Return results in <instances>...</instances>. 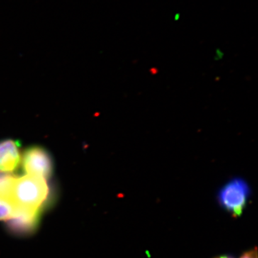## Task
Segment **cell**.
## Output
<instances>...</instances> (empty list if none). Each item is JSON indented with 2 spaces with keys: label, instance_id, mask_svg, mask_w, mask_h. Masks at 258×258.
Wrapping results in <instances>:
<instances>
[{
  "label": "cell",
  "instance_id": "6da1fadb",
  "mask_svg": "<svg viewBox=\"0 0 258 258\" xmlns=\"http://www.w3.org/2000/svg\"><path fill=\"white\" fill-rule=\"evenodd\" d=\"M49 195L50 187L45 178L29 174L15 178L13 190L15 205L40 210Z\"/></svg>",
  "mask_w": 258,
  "mask_h": 258
},
{
  "label": "cell",
  "instance_id": "7a4b0ae2",
  "mask_svg": "<svg viewBox=\"0 0 258 258\" xmlns=\"http://www.w3.org/2000/svg\"><path fill=\"white\" fill-rule=\"evenodd\" d=\"M250 193V188L245 180L233 178L219 190L217 201L224 210L237 218L243 213Z\"/></svg>",
  "mask_w": 258,
  "mask_h": 258
},
{
  "label": "cell",
  "instance_id": "3957f363",
  "mask_svg": "<svg viewBox=\"0 0 258 258\" xmlns=\"http://www.w3.org/2000/svg\"><path fill=\"white\" fill-rule=\"evenodd\" d=\"M23 169L29 175L50 178L53 170L52 157L46 149L38 146L29 147L22 157Z\"/></svg>",
  "mask_w": 258,
  "mask_h": 258
},
{
  "label": "cell",
  "instance_id": "277c9868",
  "mask_svg": "<svg viewBox=\"0 0 258 258\" xmlns=\"http://www.w3.org/2000/svg\"><path fill=\"white\" fill-rule=\"evenodd\" d=\"M40 209L16 205L8 220V228L17 235H28L36 228L40 220Z\"/></svg>",
  "mask_w": 258,
  "mask_h": 258
},
{
  "label": "cell",
  "instance_id": "5b68a950",
  "mask_svg": "<svg viewBox=\"0 0 258 258\" xmlns=\"http://www.w3.org/2000/svg\"><path fill=\"white\" fill-rule=\"evenodd\" d=\"M21 144L15 139L0 141V171L15 172L21 162Z\"/></svg>",
  "mask_w": 258,
  "mask_h": 258
},
{
  "label": "cell",
  "instance_id": "8992f818",
  "mask_svg": "<svg viewBox=\"0 0 258 258\" xmlns=\"http://www.w3.org/2000/svg\"><path fill=\"white\" fill-rule=\"evenodd\" d=\"M15 205L8 200L0 198V220H8L14 213Z\"/></svg>",
  "mask_w": 258,
  "mask_h": 258
},
{
  "label": "cell",
  "instance_id": "52a82bcc",
  "mask_svg": "<svg viewBox=\"0 0 258 258\" xmlns=\"http://www.w3.org/2000/svg\"><path fill=\"white\" fill-rule=\"evenodd\" d=\"M240 258H257V247L246 251L241 255Z\"/></svg>",
  "mask_w": 258,
  "mask_h": 258
},
{
  "label": "cell",
  "instance_id": "ba28073f",
  "mask_svg": "<svg viewBox=\"0 0 258 258\" xmlns=\"http://www.w3.org/2000/svg\"><path fill=\"white\" fill-rule=\"evenodd\" d=\"M215 258H234L233 257H232L231 255H221L219 256V257H217Z\"/></svg>",
  "mask_w": 258,
  "mask_h": 258
},
{
  "label": "cell",
  "instance_id": "9c48e42d",
  "mask_svg": "<svg viewBox=\"0 0 258 258\" xmlns=\"http://www.w3.org/2000/svg\"><path fill=\"white\" fill-rule=\"evenodd\" d=\"M0 177H1V176H0Z\"/></svg>",
  "mask_w": 258,
  "mask_h": 258
}]
</instances>
